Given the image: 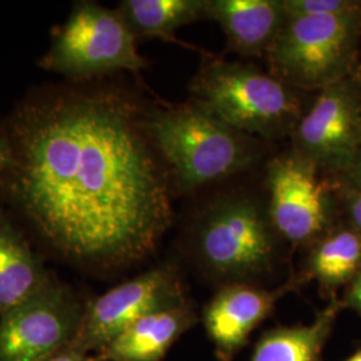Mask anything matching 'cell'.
<instances>
[{"label":"cell","mask_w":361,"mask_h":361,"mask_svg":"<svg viewBox=\"0 0 361 361\" xmlns=\"http://www.w3.org/2000/svg\"><path fill=\"white\" fill-rule=\"evenodd\" d=\"M155 150L185 189L225 178L247 168L255 152L245 134L200 107H157L143 114Z\"/></svg>","instance_id":"obj_2"},{"label":"cell","mask_w":361,"mask_h":361,"mask_svg":"<svg viewBox=\"0 0 361 361\" xmlns=\"http://www.w3.org/2000/svg\"><path fill=\"white\" fill-rule=\"evenodd\" d=\"M13 165L1 192L63 257L118 269L147 257L168 231V173L129 99L54 89L10 116Z\"/></svg>","instance_id":"obj_1"},{"label":"cell","mask_w":361,"mask_h":361,"mask_svg":"<svg viewBox=\"0 0 361 361\" xmlns=\"http://www.w3.org/2000/svg\"><path fill=\"white\" fill-rule=\"evenodd\" d=\"M360 271L361 234L347 224L334 226L310 246L300 274L307 283L316 281L322 295L332 300Z\"/></svg>","instance_id":"obj_16"},{"label":"cell","mask_w":361,"mask_h":361,"mask_svg":"<svg viewBox=\"0 0 361 361\" xmlns=\"http://www.w3.org/2000/svg\"><path fill=\"white\" fill-rule=\"evenodd\" d=\"M360 94H361V83H360Z\"/></svg>","instance_id":"obj_25"},{"label":"cell","mask_w":361,"mask_h":361,"mask_svg":"<svg viewBox=\"0 0 361 361\" xmlns=\"http://www.w3.org/2000/svg\"><path fill=\"white\" fill-rule=\"evenodd\" d=\"M319 169L296 152L268 165V216L277 235L293 246L316 243L334 228V202Z\"/></svg>","instance_id":"obj_9"},{"label":"cell","mask_w":361,"mask_h":361,"mask_svg":"<svg viewBox=\"0 0 361 361\" xmlns=\"http://www.w3.org/2000/svg\"><path fill=\"white\" fill-rule=\"evenodd\" d=\"M200 322L189 301L147 314L94 355L95 361H162L180 336Z\"/></svg>","instance_id":"obj_12"},{"label":"cell","mask_w":361,"mask_h":361,"mask_svg":"<svg viewBox=\"0 0 361 361\" xmlns=\"http://www.w3.org/2000/svg\"><path fill=\"white\" fill-rule=\"evenodd\" d=\"M52 276L25 232L0 209V314L35 295Z\"/></svg>","instance_id":"obj_14"},{"label":"cell","mask_w":361,"mask_h":361,"mask_svg":"<svg viewBox=\"0 0 361 361\" xmlns=\"http://www.w3.org/2000/svg\"><path fill=\"white\" fill-rule=\"evenodd\" d=\"M44 361H95L94 355L82 352L77 348L68 347V348L56 353L55 356H52L50 359Z\"/></svg>","instance_id":"obj_23"},{"label":"cell","mask_w":361,"mask_h":361,"mask_svg":"<svg viewBox=\"0 0 361 361\" xmlns=\"http://www.w3.org/2000/svg\"><path fill=\"white\" fill-rule=\"evenodd\" d=\"M344 180V188L361 193V150L352 166L340 176Z\"/></svg>","instance_id":"obj_22"},{"label":"cell","mask_w":361,"mask_h":361,"mask_svg":"<svg viewBox=\"0 0 361 361\" xmlns=\"http://www.w3.org/2000/svg\"><path fill=\"white\" fill-rule=\"evenodd\" d=\"M361 35V11L288 16L267 52L273 77L292 89L322 91L350 77Z\"/></svg>","instance_id":"obj_4"},{"label":"cell","mask_w":361,"mask_h":361,"mask_svg":"<svg viewBox=\"0 0 361 361\" xmlns=\"http://www.w3.org/2000/svg\"><path fill=\"white\" fill-rule=\"evenodd\" d=\"M13 165V145L10 142L8 135L3 130V131H0V189H1L6 178L8 177Z\"/></svg>","instance_id":"obj_19"},{"label":"cell","mask_w":361,"mask_h":361,"mask_svg":"<svg viewBox=\"0 0 361 361\" xmlns=\"http://www.w3.org/2000/svg\"><path fill=\"white\" fill-rule=\"evenodd\" d=\"M86 302L55 276L0 314V361H44L73 345Z\"/></svg>","instance_id":"obj_7"},{"label":"cell","mask_w":361,"mask_h":361,"mask_svg":"<svg viewBox=\"0 0 361 361\" xmlns=\"http://www.w3.org/2000/svg\"><path fill=\"white\" fill-rule=\"evenodd\" d=\"M340 300H341L344 308L355 310L361 316V271L345 288L344 296Z\"/></svg>","instance_id":"obj_21"},{"label":"cell","mask_w":361,"mask_h":361,"mask_svg":"<svg viewBox=\"0 0 361 361\" xmlns=\"http://www.w3.org/2000/svg\"><path fill=\"white\" fill-rule=\"evenodd\" d=\"M307 281L301 274L292 276L276 289L259 288L250 283L224 284L202 310V323L214 345L219 361H233L252 334L268 320L277 302Z\"/></svg>","instance_id":"obj_11"},{"label":"cell","mask_w":361,"mask_h":361,"mask_svg":"<svg viewBox=\"0 0 361 361\" xmlns=\"http://www.w3.org/2000/svg\"><path fill=\"white\" fill-rule=\"evenodd\" d=\"M288 16L343 15L361 11V1L355 0H283Z\"/></svg>","instance_id":"obj_18"},{"label":"cell","mask_w":361,"mask_h":361,"mask_svg":"<svg viewBox=\"0 0 361 361\" xmlns=\"http://www.w3.org/2000/svg\"><path fill=\"white\" fill-rule=\"evenodd\" d=\"M186 302L178 268L170 262L157 265L87 300L71 347L95 355L137 320Z\"/></svg>","instance_id":"obj_8"},{"label":"cell","mask_w":361,"mask_h":361,"mask_svg":"<svg viewBox=\"0 0 361 361\" xmlns=\"http://www.w3.org/2000/svg\"><path fill=\"white\" fill-rule=\"evenodd\" d=\"M279 235L268 212L234 197L210 207L200 219L194 255L207 276L224 284L250 283L274 268Z\"/></svg>","instance_id":"obj_5"},{"label":"cell","mask_w":361,"mask_h":361,"mask_svg":"<svg viewBox=\"0 0 361 361\" xmlns=\"http://www.w3.org/2000/svg\"><path fill=\"white\" fill-rule=\"evenodd\" d=\"M345 205L348 225L361 234V193L345 189Z\"/></svg>","instance_id":"obj_20"},{"label":"cell","mask_w":361,"mask_h":361,"mask_svg":"<svg viewBox=\"0 0 361 361\" xmlns=\"http://www.w3.org/2000/svg\"><path fill=\"white\" fill-rule=\"evenodd\" d=\"M292 134L296 153L319 170L344 174L361 150L360 83L349 77L323 89Z\"/></svg>","instance_id":"obj_10"},{"label":"cell","mask_w":361,"mask_h":361,"mask_svg":"<svg viewBox=\"0 0 361 361\" xmlns=\"http://www.w3.org/2000/svg\"><path fill=\"white\" fill-rule=\"evenodd\" d=\"M344 305L338 297L319 310L313 323L279 325L258 337L250 361H324V348Z\"/></svg>","instance_id":"obj_15"},{"label":"cell","mask_w":361,"mask_h":361,"mask_svg":"<svg viewBox=\"0 0 361 361\" xmlns=\"http://www.w3.org/2000/svg\"><path fill=\"white\" fill-rule=\"evenodd\" d=\"M135 38L176 40V31L205 18L207 0H123L116 8Z\"/></svg>","instance_id":"obj_17"},{"label":"cell","mask_w":361,"mask_h":361,"mask_svg":"<svg viewBox=\"0 0 361 361\" xmlns=\"http://www.w3.org/2000/svg\"><path fill=\"white\" fill-rule=\"evenodd\" d=\"M205 18L219 23L232 50L257 56L267 55L288 15L283 0H207Z\"/></svg>","instance_id":"obj_13"},{"label":"cell","mask_w":361,"mask_h":361,"mask_svg":"<svg viewBox=\"0 0 361 361\" xmlns=\"http://www.w3.org/2000/svg\"><path fill=\"white\" fill-rule=\"evenodd\" d=\"M194 104L243 134L277 138L301 118L292 87L256 67L224 61L204 66L192 82Z\"/></svg>","instance_id":"obj_3"},{"label":"cell","mask_w":361,"mask_h":361,"mask_svg":"<svg viewBox=\"0 0 361 361\" xmlns=\"http://www.w3.org/2000/svg\"><path fill=\"white\" fill-rule=\"evenodd\" d=\"M343 361H361V349L356 350L355 353H352L349 357Z\"/></svg>","instance_id":"obj_24"},{"label":"cell","mask_w":361,"mask_h":361,"mask_svg":"<svg viewBox=\"0 0 361 361\" xmlns=\"http://www.w3.org/2000/svg\"><path fill=\"white\" fill-rule=\"evenodd\" d=\"M137 38L118 10L95 1H75L38 65L71 80H86L147 66Z\"/></svg>","instance_id":"obj_6"}]
</instances>
